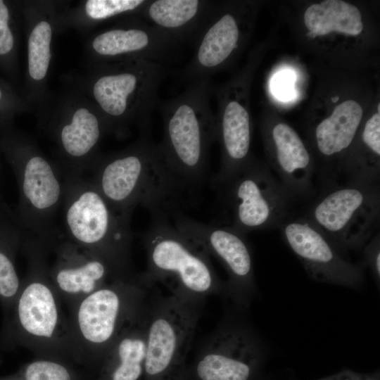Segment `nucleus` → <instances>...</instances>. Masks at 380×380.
<instances>
[{"label":"nucleus","mask_w":380,"mask_h":380,"mask_svg":"<svg viewBox=\"0 0 380 380\" xmlns=\"http://www.w3.org/2000/svg\"><path fill=\"white\" fill-rule=\"evenodd\" d=\"M100 136L96 117L85 108L77 110L72 122L65 125L61 132L65 150L71 156H81L89 152Z\"/></svg>","instance_id":"5701e85b"},{"label":"nucleus","mask_w":380,"mask_h":380,"mask_svg":"<svg viewBox=\"0 0 380 380\" xmlns=\"http://www.w3.org/2000/svg\"><path fill=\"white\" fill-rule=\"evenodd\" d=\"M379 215V183L358 182L322 191L305 215L343 255L363 248L375 234Z\"/></svg>","instance_id":"39448f33"},{"label":"nucleus","mask_w":380,"mask_h":380,"mask_svg":"<svg viewBox=\"0 0 380 380\" xmlns=\"http://www.w3.org/2000/svg\"><path fill=\"white\" fill-rule=\"evenodd\" d=\"M365 262L376 281H380V235L375 233L362 248Z\"/></svg>","instance_id":"cd10ccee"},{"label":"nucleus","mask_w":380,"mask_h":380,"mask_svg":"<svg viewBox=\"0 0 380 380\" xmlns=\"http://www.w3.org/2000/svg\"><path fill=\"white\" fill-rule=\"evenodd\" d=\"M215 7L206 0H149L140 11L145 22L182 45L193 44Z\"/></svg>","instance_id":"f3484780"},{"label":"nucleus","mask_w":380,"mask_h":380,"mask_svg":"<svg viewBox=\"0 0 380 380\" xmlns=\"http://www.w3.org/2000/svg\"><path fill=\"white\" fill-rule=\"evenodd\" d=\"M282 236L314 280L350 289L361 286L362 267L345 258L323 232L305 215L287 220Z\"/></svg>","instance_id":"9b49d317"},{"label":"nucleus","mask_w":380,"mask_h":380,"mask_svg":"<svg viewBox=\"0 0 380 380\" xmlns=\"http://www.w3.org/2000/svg\"><path fill=\"white\" fill-rule=\"evenodd\" d=\"M222 99L215 118L216 139L222 149L220 168L212 182L215 189L232 180L251 160V126L248 110L237 96Z\"/></svg>","instance_id":"2eb2a0df"},{"label":"nucleus","mask_w":380,"mask_h":380,"mask_svg":"<svg viewBox=\"0 0 380 380\" xmlns=\"http://www.w3.org/2000/svg\"><path fill=\"white\" fill-rule=\"evenodd\" d=\"M8 8L0 0V55L8 53L13 46L14 39L8 27Z\"/></svg>","instance_id":"c756f323"},{"label":"nucleus","mask_w":380,"mask_h":380,"mask_svg":"<svg viewBox=\"0 0 380 380\" xmlns=\"http://www.w3.org/2000/svg\"><path fill=\"white\" fill-rule=\"evenodd\" d=\"M360 137L376 153L380 154V114L370 117L361 132Z\"/></svg>","instance_id":"c85d7f7f"},{"label":"nucleus","mask_w":380,"mask_h":380,"mask_svg":"<svg viewBox=\"0 0 380 380\" xmlns=\"http://www.w3.org/2000/svg\"><path fill=\"white\" fill-rule=\"evenodd\" d=\"M147 309L148 305L122 331L106 355L109 380H139L144 372Z\"/></svg>","instance_id":"aec40b11"},{"label":"nucleus","mask_w":380,"mask_h":380,"mask_svg":"<svg viewBox=\"0 0 380 380\" xmlns=\"http://www.w3.org/2000/svg\"><path fill=\"white\" fill-rule=\"evenodd\" d=\"M146 2L144 0H89L86 3V11L93 19H106L124 13L140 11Z\"/></svg>","instance_id":"393cba45"},{"label":"nucleus","mask_w":380,"mask_h":380,"mask_svg":"<svg viewBox=\"0 0 380 380\" xmlns=\"http://www.w3.org/2000/svg\"><path fill=\"white\" fill-rule=\"evenodd\" d=\"M241 37L239 21L234 13H220L215 7L192 44L191 61L177 77L188 85L208 80L231 58L239 47Z\"/></svg>","instance_id":"ddd939ff"},{"label":"nucleus","mask_w":380,"mask_h":380,"mask_svg":"<svg viewBox=\"0 0 380 380\" xmlns=\"http://www.w3.org/2000/svg\"><path fill=\"white\" fill-rule=\"evenodd\" d=\"M105 198L126 208L142 204L151 214L178 207L182 189L165 165L158 146L146 134L130 153L109 161L101 175Z\"/></svg>","instance_id":"20e7f679"},{"label":"nucleus","mask_w":380,"mask_h":380,"mask_svg":"<svg viewBox=\"0 0 380 380\" xmlns=\"http://www.w3.org/2000/svg\"><path fill=\"white\" fill-rule=\"evenodd\" d=\"M146 287L137 279H117L71 307L75 355L106 357L122 331L146 310Z\"/></svg>","instance_id":"7ed1b4c3"},{"label":"nucleus","mask_w":380,"mask_h":380,"mask_svg":"<svg viewBox=\"0 0 380 380\" xmlns=\"http://www.w3.org/2000/svg\"><path fill=\"white\" fill-rule=\"evenodd\" d=\"M336 380H360V379L352 377V376L345 375V376H343V377H341L340 379H336Z\"/></svg>","instance_id":"2f4dec72"},{"label":"nucleus","mask_w":380,"mask_h":380,"mask_svg":"<svg viewBox=\"0 0 380 380\" xmlns=\"http://www.w3.org/2000/svg\"><path fill=\"white\" fill-rule=\"evenodd\" d=\"M234 228L246 234L280 228L294 201L273 172L251 160L232 180L216 189Z\"/></svg>","instance_id":"423d86ee"},{"label":"nucleus","mask_w":380,"mask_h":380,"mask_svg":"<svg viewBox=\"0 0 380 380\" xmlns=\"http://www.w3.org/2000/svg\"><path fill=\"white\" fill-rule=\"evenodd\" d=\"M20 281L13 262L0 251V296L6 299L16 298Z\"/></svg>","instance_id":"bb28decb"},{"label":"nucleus","mask_w":380,"mask_h":380,"mask_svg":"<svg viewBox=\"0 0 380 380\" xmlns=\"http://www.w3.org/2000/svg\"><path fill=\"white\" fill-rule=\"evenodd\" d=\"M121 279L110 265L96 255L89 259L65 260L51 276L50 282L61 300L71 307L113 280Z\"/></svg>","instance_id":"6ab92c4d"},{"label":"nucleus","mask_w":380,"mask_h":380,"mask_svg":"<svg viewBox=\"0 0 380 380\" xmlns=\"http://www.w3.org/2000/svg\"><path fill=\"white\" fill-rule=\"evenodd\" d=\"M209 93L208 80H199L158 105L163 136L157 146L182 190L201 187L206 179L209 152L216 139Z\"/></svg>","instance_id":"f257e3e1"},{"label":"nucleus","mask_w":380,"mask_h":380,"mask_svg":"<svg viewBox=\"0 0 380 380\" xmlns=\"http://www.w3.org/2000/svg\"><path fill=\"white\" fill-rule=\"evenodd\" d=\"M16 298L17 327L25 346L47 356L75 355L69 319L49 281L31 279Z\"/></svg>","instance_id":"1a4fd4ad"},{"label":"nucleus","mask_w":380,"mask_h":380,"mask_svg":"<svg viewBox=\"0 0 380 380\" xmlns=\"http://www.w3.org/2000/svg\"><path fill=\"white\" fill-rule=\"evenodd\" d=\"M293 75L289 72L275 75L272 82V91L280 99L286 100L293 96Z\"/></svg>","instance_id":"7c9ffc66"},{"label":"nucleus","mask_w":380,"mask_h":380,"mask_svg":"<svg viewBox=\"0 0 380 380\" xmlns=\"http://www.w3.org/2000/svg\"><path fill=\"white\" fill-rule=\"evenodd\" d=\"M308 36L338 32L358 35L363 29L362 15L354 5L340 0H325L310 6L304 13Z\"/></svg>","instance_id":"412c9836"},{"label":"nucleus","mask_w":380,"mask_h":380,"mask_svg":"<svg viewBox=\"0 0 380 380\" xmlns=\"http://www.w3.org/2000/svg\"><path fill=\"white\" fill-rule=\"evenodd\" d=\"M203 305L172 295L149 298L144 372L150 380H163L182 363L190 348Z\"/></svg>","instance_id":"0eeeda50"},{"label":"nucleus","mask_w":380,"mask_h":380,"mask_svg":"<svg viewBox=\"0 0 380 380\" xmlns=\"http://www.w3.org/2000/svg\"><path fill=\"white\" fill-rule=\"evenodd\" d=\"M167 215L183 235L223 265L228 274L227 298L239 309H246L256 293V285L252 251L246 234L230 224L196 220L179 207L172 208Z\"/></svg>","instance_id":"6e6552de"},{"label":"nucleus","mask_w":380,"mask_h":380,"mask_svg":"<svg viewBox=\"0 0 380 380\" xmlns=\"http://www.w3.org/2000/svg\"><path fill=\"white\" fill-rule=\"evenodd\" d=\"M272 166L277 178L294 201H310L316 195V167L298 133L279 122L270 131Z\"/></svg>","instance_id":"4468645a"},{"label":"nucleus","mask_w":380,"mask_h":380,"mask_svg":"<svg viewBox=\"0 0 380 380\" xmlns=\"http://www.w3.org/2000/svg\"><path fill=\"white\" fill-rule=\"evenodd\" d=\"M362 109L354 100L338 105L331 115L320 122L315 130L317 148L324 158V165L316 177L322 191L336 186L332 161L348 149L358 131Z\"/></svg>","instance_id":"a211bd4d"},{"label":"nucleus","mask_w":380,"mask_h":380,"mask_svg":"<svg viewBox=\"0 0 380 380\" xmlns=\"http://www.w3.org/2000/svg\"><path fill=\"white\" fill-rule=\"evenodd\" d=\"M144 242L147 267L140 276L148 288L161 284L172 296L204 304L210 296L227 298L226 281L218 277L210 256L183 235L167 214L152 213Z\"/></svg>","instance_id":"f03ea898"},{"label":"nucleus","mask_w":380,"mask_h":380,"mask_svg":"<svg viewBox=\"0 0 380 380\" xmlns=\"http://www.w3.org/2000/svg\"><path fill=\"white\" fill-rule=\"evenodd\" d=\"M200 349L194 367L198 380H249L261 347L246 325L224 318Z\"/></svg>","instance_id":"f8f14e48"},{"label":"nucleus","mask_w":380,"mask_h":380,"mask_svg":"<svg viewBox=\"0 0 380 380\" xmlns=\"http://www.w3.org/2000/svg\"><path fill=\"white\" fill-rule=\"evenodd\" d=\"M1 95H2V94H1V90H0V99H1Z\"/></svg>","instance_id":"473e14b6"},{"label":"nucleus","mask_w":380,"mask_h":380,"mask_svg":"<svg viewBox=\"0 0 380 380\" xmlns=\"http://www.w3.org/2000/svg\"><path fill=\"white\" fill-rule=\"evenodd\" d=\"M51 27L46 21L39 23L32 30L28 41V66L31 77L43 79L51 57Z\"/></svg>","instance_id":"b1692460"},{"label":"nucleus","mask_w":380,"mask_h":380,"mask_svg":"<svg viewBox=\"0 0 380 380\" xmlns=\"http://www.w3.org/2000/svg\"><path fill=\"white\" fill-rule=\"evenodd\" d=\"M23 189L25 197L39 210L53 205L61 193L59 182L50 165L39 156L33 157L27 162Z\"/></svg>","instance_id":"4be33fe9"},{"label":"nucleus","mask_w":380,"mask_h":380,"mask_svg":"<svg viewBox=\"0 0 380 380\" xmlns=\"http://www.w3.org/2000/svg\"><path fill=\"white\" fill-rule=\"evenodd\" d=\"M23 380H72L68 369L51 359H41L27 365L23 372Z\"/></svg>","instance_id":"a878e982"},{"label":"nucleus","mask_w":380,"mask_h":380,"mask_svg":"<svg viewBox=\"0 0 380 380\" xmlns=\"http://www.w3.org/2000/svg\"><path fill=\"white\" fill-rule=\"evenodd\" d=\"M92 46L102 56L134 55L139 60L162 64L175 59L182 47L146 22L106 31L94 39Z\"/></svg>","instance_id":"dca6fc26"},{"label":"nucleus","mask_w":380,"mask_h":380,"mask_svg":"<svg viewBox=\"0 0 380 380\" xmlns=\"http://www.w3.org/2000/svg\"><path fill=\"white\" fill-rule=\"evenodd\" d=\"M167 73L164 64L137 60L128 69L101 77L94 96L107 115L116 118L131 113L150 133L151 115L160 103L158 89Z\"/></svg>","instance_id":"9d476101"}]
</instances>
